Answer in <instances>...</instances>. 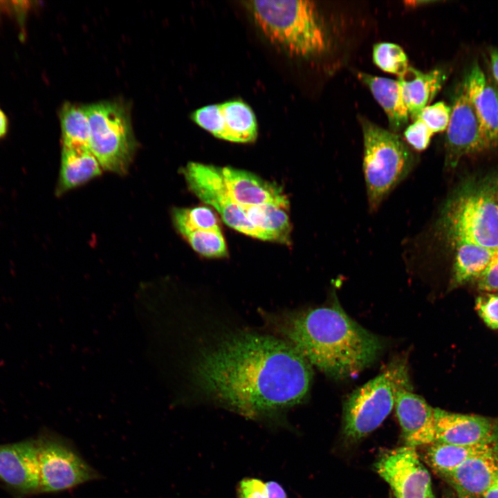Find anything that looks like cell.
Masks as SVG:
<instances>
[{
    "label": "cell",
    "instance_id": "1",
    "mask_svg": "<svg viewBox=\"0 0 498 498\" xmlns=\"http://www.w3.org/2000/svg\"><path fill=\"white\" fill-rule=\"evenodd\" d=\"M188 370L201 395L253 418L301 403L313 376L310 363L289 343L244 331L225 333L199 349Z\"/></svg>",
    "mask_w": 498,
    "mask_h": 498
},
{
    "label": "cell",
    "instance_id": "2",
    "mask_svg": "<svg viewBox=\"0 0 498 498\" xmlns=\"http://www.w3.org/2000/svg\"><path fill=\"white\" fill-rule=\"evenodd\" d=\"M277 329L309 363L335 379L354 376L380 354V338L351 319L338 305L288 312Z\"/></svg>",
    "mask_w": 498,
    "mask_h": 498
},
{
    "label": "cell",
    "instance_id": "3",
    "mask_svg": "<svg viewBox=\"0 0 498 498\" xmlns=\"http://www.w3.org/2000/svg\"><path fill=\"white\" fill-rule=\"evenodd\" d=\"M430 232L445 246L463 241L498 250V177L468 181L456 187Z\"/></svg>",
    "mask_w": 498,
    "mask_h": 498
},
{
    "label": "cell",
    "instance_id": "4",
    "mask_svg": "<svg viewBox=\"0 0 498 498\" xmlns=\"http://www.w3.org/2000/svg\"><path fill=\"white\" fill-rule=\"evenodd\" d=\"M256 24L273 44L299 57L319 55L326 48L325 31L313 1H247Z\"/></svg>",
    "mask_w": 498,
    "mask_h": 498
},
{
    "label": "cell",
    "instance_id": "5",
    "mask_svg": "<svg viewBox=\"0 0 498 498\" xmlns=\"http://www.w3.org/2000/svg\"><path fill=\"white\" fill-rule=\"evenodd\" d=\"M363 134V173L369 210L382 201L412 172L414 154L399 136L367 119L361 120Z\"/></svg>",
    "mask_w": 498,
    "mask_h": 498
},
{
    "label": "cell",
    "instance_id": "6",
    "mask_svg": "<svg viewBox=\"0 0 498 498\" xmlns=\"http://www.w3.org/2000/svg\"><path fill=\"white\" fill-rule=\"evenodd\" d=\"M409 385L406 364L397 362L353 391L344 405L345 436L358 441L378 427L394 407L398 391Z\"/></svg>",
    "mask_w": 498,
    "mask_h": 498
},
{
    "label": "cell",
    "instance_id": "7",
    "mask_svg": "<svg viewBox=\"0 0 498 498\" xmlns=\"http://www.w3.org/2000/svg\"><path fill=\"white\" fill-rule=\"evenodd\" d=\"M86 107L90 151L103 170L125 174L136 147L127 109L116 102H100Z\"/></svg>",
    "mask_w": 498,
    "mask_h": 498
},
{
    "label": "cell",
    "instance_id": "8",
    "mask_svg": "<svg viewBox=\"0 0 498 498\" xmlns=\"http://www.w3.org/2000/svg\"><path fill=\"white\" fill-rule=\"evenodd\" d=\"M37 445L39 491H63L100 477L66 439L43 436Z\"/></svg>",
    "mask_w": 498,
    "mask_h": 498
},
{
    "label": "cell",
    "instance_id": "9",
    "mask_svg": "<svg viewBox=\"0 0 498 498\" xmlns=\"http://www.w3.org/2000/svg\"><path fill=\"white\" fill-rule=\"evenodd\" d=\"M182 173L189 189L201 201L213 207L223 221L246 235L266 241L264 235L248 219L244 208L228 193L221 167L190 162Z\"/></svg>",
    "mask_w": 498,
    "mask_h": 498
},
{
    "label": "cell",
    "instance_id": "10",
    "mask_svg": "<svg viewBox=\"0 0 498 498\" xmlns=\"http://www.w3.org/2000/svg\"><path fill=\"white\" fill-rule=\"evenodd\" d=\"M376 470L395 498H434L430 473L415 448L405 445L388 451L376 462Z\"/></svg>",
    "mask_w": 498,
    "mask_h": 498
},
{
    "label": "cell",
    "instance_id": "11",
    "mask_svg": "<svg viewBox=\"0 0 498 498\" xmlns=\"http://www.w3.org/2000/svg\"><path fill=\"white\" fill-rule=\"evenodd\" d=\"M191 118L201 128L218 138L246 143L255 140L257 124L252 109L242 100H229L204 106Z\"/></svg>",
    "mask_w": 498,
    "mask_h": 498
},
{
    "label": "cell",
    "instance_id": "12",
    "mask_svg": "<svg viewBox=\"0 0 498 498\" xmlns=\"http://www.w3.org/2000/svg\"><path fill=\"white\" fill-rule=\"evenodd\" d=\"M483 149L478 118L461 84L451 108L447 128L445 165L454 168L462 157Z\"/></svg>",
    "mask_w": 498,
    "mask_h": 498
},
{
    "label": "cell",
    "instance_id": "13",
    "mask_svg": "<svg viewBox=\"0 0 498 498\" xmlns=\"http://www.w3.org/2000/svg\"><path fill=\"white\" fill-rule=\"evenodd\" d=\"M436 441L469 445L498 441V418L434 408Z\"/></svg>",
    "mask_w": 498,
    "mask_h": 498
},
{
    "label": "cell",
    "instance_id": "14",
    "mask_svg": "<svg viewBox=\"0 0 498 498\" xmlns=\"http://www.w3.org/2000/svg\"><path fill=\"white\" fill-rule=\"evenodd\" d=\"M394 407L405 445L416 448L435 442L434 408L414 394L411 385L398 391Z\"/></svg>",
    "mask_w": 498,
    "mask_h": 498
},
{
    "label": "cell",
    "instance_id": "15",
    "mask_svg": "<svg viewBox=\"0 0 498 498\" xmlns=\"http://www.w3.org/2000/svg\"><path fill=\"white\" fill-rule=\"evenodd\" d=\"M0 478L22 492L39 491L37 440L0 445Z\"/></svg>",
    "mask_w": 498,
    "mask_h": 498
},
{
    "label": "cell",
    "instance_id": "16",
    "mask_svg": "<svg viewBox=\"0 0 498 498\" xmlns=\"http://www.w3.org/2000/svg\"><path fill=\"white\" fill-rule=\"evenodd\" d=\"M474 109L485 149L498 144V88L490 83L477 64L463 82Z\"/></svg>",
    "mask_w": 498,
    "mask_h": 498
},
{
    "label": "cell",
    "instance_id": "17",
    "mask_svg": "<svg viewBox=\"0 0 498 498\" xmlns=\"http://www.w3.org/2000/svg\"><path fill=\"white\" fill-rule=\"evenodd\" d=\"M221 172L229 194L239 205L250 207L273 203L288 209V200L276 183L232 167H221Z\"/></svg>",
    "mask_w": 498,
    "mask_h": 498
},
{
    "label": "cell",
    "instance_id": "18",
    "mask_svg": "<svg viewBox=\"0 0 498 498\" xmlns=\"http://www.w3.org/2000/svg\"><path fill=\"white\" fill-rule=\"evenodd\" d=\"M443 477L459 498H482L498 478V447L470 458Z\"/></svg>",
    "mask_w": 498,
    "mask_h": 498
},
{
    "label": "cell",
    "instance_id": "19",
    "mask_svg": "<svg viewBox=\"0 0 498 498\" xmlns=\"http://www.w3.org/2000/svg\"><path fill=\"white\" fill-rule=\"evenodd\" d=\"M445 78L441 69L423 73L411 66L399 76L403 100L414 121L441 89Z\"/></svg>",
    "mask_w": 498,
    "mask_h": 498
},
{
    "label": "cell",
    "instance_id": "20",
    "mask_svg": "<svg viewBox=\"0 0 498 498\" xmlns=\"http://www.w3.org/2000/svg\"><path fill=\"white\" fill-rule=\"evenodd\" d=\"M102 166L89 149L62 148L56 194L61 195L100 176Z\"/></svg>",
    "mask_w": 498,
    "mask_h": 498
},
{
    "label": "cell",
    "instance_id": "21",
    "mask_svg": "<svg viewBox=\"0 0 498 498\" xmlns=\"http://www.w3.org/2000/svg\"><path fill=\"white\" fill-rule=\"evenodd\" d=\"M446 247L452 253L450 281V288H452L477 279L496 252L478 244L463 241Z\"/></svg>",
    "mask_w": 498,
    "mask_h": 498
},
{
    "label": "cell",
    "instance_id": "22",
    "mask_svg": "<svg viewBox=\"0 0 498 498\" xmlns=\"http://www.w3.org/2000/svg\"><path fill=\"white\" fill-rule=\"evenodd\" d=\"M358 77L370 89L374 97L387 116L391 130L394 133L405 127L409 113L398 80L359 73Z\"/></svg>",
    "mask_w": 498,
    "mask_h": 498
},
{
    "label": "cell",
    "instance_id": "23",
    "mask_svg": "<svg viewBox=\"0 0 498 498\" xmlns=\"http://www.w3.org/2000/svg\"><path fill=\"white\" fill-rule=\"evenodd\" d=\"M498 447V441L477 445H460L435 441L426 445L423 459L436 473L444 476L474 456Z\"/></svg>",
    "mask_w": 498,
    "mask_h": 498
},
{
    "label": "cell",
    "instance_id": "24",
    "mask_svg": "<svg viewBox=\"0 0 498 498\" xmlns=\"http://www.w3.org/2000/svg\"><path fill=\"white\" fill-rule=\"evenodd\" d=\"M243 208L249 221L264 235L266 241L290 242L292 228L288 209L273 203Z\"/></svg>",
    "mask_w": 498,
    "mask_h": 498
},
{
    "label": "cell",
    "instance_id": "25",
    "mask_svg": "<svg viewBox=\"0 0 498 498\" xmlns=\"http://www.w3.org/2000/svg\"><path fill=\"white\" fill-rule=\"evenodd\" d=\"M59 117L62 148L89 149L90 126L86 106L66 103Z\"/></svg>",
    "mask_w": 498,
    "mask_h": 498
},
{
    "label": "cell",
    "instance_id": "26",
    "mask_svg": "<svg viewBox=\"0 0 498 498\" xmlns=\"http://www.w3.org/2000/svg\"><path fill=\"white\" fill-rule=\"evenodd\" d=\"M172 220L179 233L194 230H221L218 218L209 208H175Z\"/></svg>",
    "mask_w": 498,
    "mask_h": 498
},
{
    "label": "cell",
    "instance_id": "27",
    "mask_svg": "<svg viewBox=\"0 0 498 498\" xmlns=\"http://www.w3.org/2000/svg\"><path fill=\"white\" fill-rule=\"evenodd\" d=\"M182 236L199 254L211 258L226 257L228 250L221 230H194Z\"/></svg>",
    "mask_w": 498,
    "mask_h": 498
},
{
    "label": "cell",
    "instance_id": "28",
    "mask_svg": "<svg viewBox=\"0 0 498 498\" xmlns=\"http://www.w3.org/2000/svg\"><path fill=\"white\" fill-rule=\"evenodd\" d=\"M373 60L382 71L398 76L409 66L403 49L394 43L382 42L376 44L373 48Z\"/></svg>",
    "mask_w": 498,
    "mask_h": 498
},
{
    "label": "cell",
    "instance_id": "29",
    "mask_svg": "<svg viewBox=\"0 0 498 498\" xmlns=\"http://www.w3.org/2000/svg\"><path fill=\"white\" fill-rule=\"evenodd\" d=\"M451 116V107L444 102H439L425 107L418 118L421 119L433 133L447 129Z\"/></svg>",
    "mask_w": 498,
    "mask_h": 498
},
{
    "label": "cell",
    "instance_id": "30",
    "mask_svg": "<svg viewBox=\"0 0 498 498\" xmlns=\"http://www.w3.org/2000/svg\"><path fill=\"white\" fill-rule=\"evenodd\" d=\"M475 309L487 326L498 329L497 295L484 293L479 295L476 299Z\"/></svg>",
    "mask_w": 498,
    "mask_h": 498
},
{
    "label": "cell",
    "instance_id": "31",
    "mask_svg": "<svg viewBox=\"0 0 498 498\" xmlns=\"http://www.w3.org/2000/svg\"><path fill=\"white\" fill-rule=\"evenodd\" d=\"M433 133L419 118L407 127L404 136L408 144L417 151L425 149L430 142Z\"/></svg>",
    "mask_w": 498,
    "mask_h": 498
},
{
    "label": "cell",
    "instance_id": "32",
    "mask_svg": "<svg viewBox=\"0 0 498 498\" xmlns=\"http://www.w3.org/2000/svg\"><path fill=\"white\" fill-rule=\"evenodd\" d=\"M477 280L479 290L486 293L498 292V250Z\"/></svg>",
    "mask_w": 498,
    "mask_h": 498
},
{
    "label": "cell",
    "instance_id": "33",
    "mask_svg": "<svg viewBox=\"0 0 498 498\" xmlns=\"http://www.w3.org/2000/svg\"><path fill=\"white\" fill-rule=\"evenodd\" d=\"M239 498H268L264 483L255 478H246L238 486Z\"/></svg>",
    "mask_w": 498,
    "mask_h": 498
},
{
    "label": "cell",
    "instance_id": "34",
    "mask_svg": "<svg viewBox=\"0 0 498 498\" xmlns=\"http://www.w3.org/2000/svg\"><path fill=\"white\" fill-rule=\"evenodd\" d=\"M264 485L268 498H287L286 491L277 482L270 481Z\"/></svg>",
    "mask_w": 498,
    "mask_h": 498
},
{
    "label": "cell",
    "instance_id": "35",
    "mask_svg": "<svg viewBox=\"0 0 498 498\" xmlns=\"http://www.w3.org/2000/svg\"><path fill=\"white\" fill-rule=\"evenodd\" d=\"M490 59L493 77L498 83V49H492L490 50Z\"/></svg>",
    "mask_w": 498,
    "mask_h": 498
},
{
    "label": "cell",
    "instance_id": "36",
    "mask_svg": "<svg viewBox=\"0 0 498 498\" xmlns=\"http://www.w3.org/2000/svg\"><path fill=\"white\" fill-rule=\"evenodd\" d=\"M9 127L8 119L5 112L0 107V140L5 138Z\"/></svg>",
    "mask_w": 498,
    "mask_h": 498
},
{
    "label": "cell",
    "instance_id": "37",
    "mask_svg": "<svg viewBox=\"0 0 498 498\" xmlns=\"http://www.w3.org/2000/svg\"><path fill=\"white\" fill-rule=\"evenodd\" d=\"M482 498H498V478L484 493Z\"/></svg>",
    "mask_w": 498,
    "mask_h": 498
}]
</instances>
